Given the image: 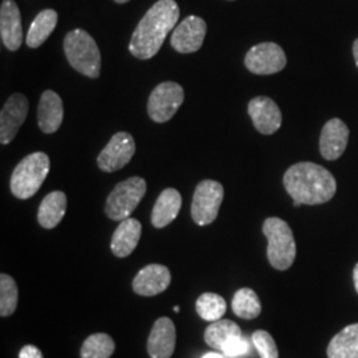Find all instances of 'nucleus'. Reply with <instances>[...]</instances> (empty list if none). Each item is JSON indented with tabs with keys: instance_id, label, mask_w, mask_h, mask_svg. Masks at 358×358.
Segmentation results:
<instances>
[{
	"instance_id": "obj_20",
	"label": "nucleus",
	"mask_w": 358,
	"mask_h": 358,
	"mask_svg": "<svg viewBox=\"0 0 358 358\" xmlns=\"http://www.w3.org/2000/svg\"><path fill=\"white\" fill-rule=\"evenodd\" d=\"M182 207V196L176 189H165L159 194L152 213V224L155 229H164L178 217Z\"/></svg>"
},
{
	"instance_id": "obj_2",
	"label": "nucleus",
	"mask_w": 358,
	"mask_h": 358,
	"mask_svg": "<svg viewBox=\"0 0 358 358\" xmlns=\"http://www.w3.org/2000/svg\"><path fill=\"white\" fill-rule=\"evenodd\" d=\"M284 187L292 196L294 207L322 205L332 199L337 190L329 170L312 162H299L284 174Z\"/></svg>"
},
{
	"instance_id": "obj_7",
	"label": "nucleus",
	"mask_w": 358,
	"mask_h": 358,
	"mask_svg": "<svg viewBox=\"0 0 358 358\" xmlns=\"http://www.w3.org/2000/svg\"><path fill=\"white\" fill-rule=\"evenodd\" d=\"M223 196L224 189L219 182L211 179L202 180L196 186L192 196V220L199 226L211 224L219 214Z\"/></svg>"
},
{
	"instance_id": "obj_25",
	"label": "nucleus",
	"mask_w": 358,
	"mask_h": 358,
	"mask_svg": "<svg viewBox=\"0 0 358 358\" xmlns=\"http://www.w3.org/2000/svg\"><path fill=\"white\" fill-rule=\"evenodd\" d=\"M231 307L234 313L244 320H252L262 313L260 299L251 288H242L234 294Z\"/></svg>"
},
{
	"instance_id": "obj_8",
	"label": "nucleus",
	"mask_w": 358,
	"mask_h": 358,
	"mask_svg": "<svg viewBox=\"0 0 358 358\" xmlns=\"http://www.w3.org/2000/svg\"><path fill=\"white\" fill-rule=\"evenodd\" d=\"M185 100L183 88L174 81L161 83L154 88L149 101L148 113L154 122L164 124L171 120L178 112Z\"/></svg>"
},
{
	"instance_id": "obj_33",
	"label": "nucleus",
	"mask_w": 358,
	"mask_h": 358,
	"mask_svg": "<svg viewBox=\"0 0 358 358\" xmlns=\"http://www.w3.org/2000/svg\"><path fill=\"white\" fill-rule=\"evenodd\" d=\"M353 280H355V287H356V291L358 294V263L355 267V271H353Z\"/></svg>"
},
{
	"instance_id": "obj_5",
	"label": "nucleus",
	"mask_w": 358,
	"mask_h": 358,
	"mask_svg": "<svg viewBox=\"0 0 358 358\" xmlns=\"http://www.w3.org/2000/svg\"><path fill=\"white\" fill-rule=\"evenodd\" d=\"M263 234L268 241L269 264L279 271L289 268L296 259V243L289 224L280 217H268L263 224Z\"/></svg>"
},
{
	"instance_id": "obj_30",
	"label": "nucleus",
	"mask_w": 358,
	"mask_h": 358,
	"mask_svg": "<svg viewBox=\"0 0 358 358\" xmlns=\"http://www.w3.org/2000/svg\"><path fill=\"white\" fill-rule=\"evenodd\" d=\"M248 349H250L248 341L243 337H236L223 346L222 352L226 357L235 358L245 355L248 352Z\"/></svg>"
},
{
	"instance_id": "obj_6",
	"label": "nucleus",
	"mask_w": 358,
	"mask_h": 358,
	"mask_svg": "<svg viewBox=\"0 0 358 358\" xmlns=\"http://www.w3.org/2000/svg\"><path fill=\"white\" fill-rule=\"evenodd\" d=\"M145 192L146 180L141 177H131L120 182L106 199V217L118 222L128 219L137 208V206L140 205Z\"/></svg>"
},
{
	"instance_id": "obj_34",
	"label": "nucleus",
	"mask_w": 358,
	"mask_h": 358,
	"mask_svg": "<svg viewBox=\"0 0 358 358\" xmlns=\"http://www.w3.org/2000/svg\"><path fill=\"white\" fill-rule=\"evenodd\" d=\"M202 358H224L222 355H219V353H207Z\"/></svg>"
},
{
	"instance_id": "obj_1",
	"label": "nucleus",
	"mask_w": 358,
	"mask_h": 358,
	"mask_svg": "<svg viewBox=\"0 0 358 358\" xmlns=\"http://www.w3.org/2000/svg\"><path fill=\"white\" fill-rule=\"evenodd\" d=\"M179 19L176 0H158L143 15L130 38L129 51L141 60H149L162 48L167 34L174 29Z\"/></svg>"
},
{
	"instance_id": "obj_27",
	"label": "nucleus",
	"mask_w": 358,
	"mask_h": 358,
	"mask_svg": "<svg viewBox=\"0 0 358 358\" xmlns=\"http://www.w3.org/2000/svg\"><path fill=\"white\" fill-rule=\"evenodd\" d=\"M195 308L198 315L206 321L220 320L222 316L226 313L227 304L226 300L220 294H201L195 303Z\"/></svg>"
},
{
	"instance_id": "obj_15",
	"label": "nucleus",
	"mask_w": 358,
	"mask_h": 358,
	"mask_svg": "<svg viewBox=\"0 0 358 358\" xmlns=\"http://www.w3.org/2000/svg\"><path fill=\"white\" fill-rule=\"evenodd\" d=\"M177 343L176 325L171 319L161 317L154 322L148 338V353L152 358H171Z\"/></svg>"
},
{
	"instance_id": "obj_19",
	"label": "nucleus",
	"mask_w": 358,
	"mask_h": 358,
	"mask_svg": "<svg viewBox=\"0 0 358 358\" xmlns=\"http://www.w3.org/2000/svg\"><path fill=\"white\" fill-rule=\"evenodd\" d=\"M142 226L137 219L128 217L120 223L112 236L110 250L117 257L130 255L141 239Z\"/></svg>"
},
{
	"instance_id": "obj_13",
	"label": "nucleus",
	"mask_w": 358,
	"mask_h": 358,
	"mask_svg": "<svg viewBox=\"0 0 358 358\" xmlns=\"http://www.w3.org/2000/svg\"><path fill=\"white\" fill-rule=\"evenodd\" d=\"M248 115L256 130L262 134H273L282 127V112L278 103L269 97L259 96L252 99L248 103Z\"/></svg>"
},
{
	"instance_id": "obj_31",
	"label": "nucleus",
	"mask_w": 358,
	"mask_h": 358,
	"mask_svg": "<svg viewBox=\"0 0 358 358\" xmlns=\"http://www.w3.org/2000/svg\"><path fill=\"white\" fill-rule=\"evenodd\" d=\"M19 358H44L38 346L26 345L19 352Z\"/></svg>"
},
{
	"instance_id": "obj_11",
	"label": "nucleus",
	"mask_w": 358,
	"mask_h": 358,
	"mask_svg": "<svg viewBox=\"0 0 358 358\" xmlns=\"http://www.w3.org/2000/svg\"><path fill=\"white\" fill-rule=\"evenodd\" d=\"M207 24L199 16H189L176 27L171 35V47L179 53L199 51L205 41Z\"/></svg>"
},
{
	"instance_id": "obj_16",
	"label": "nucleus",
	"mask_w": 358,
	"mask_h": 358,
	"mask_svg": "<svg viewBox=\"0 0 358 358\" xmlns=\"http://www.w3.org/2000/svg\"><path fill=\"white\" fill-rule=\"evenodd\" d=\"M171 282V273L162 264H149L133 280V291L140 296H157L165 292Z\"/></svg>"
},
{
	"instance_id": "obj_32",
	"label": "nucleus",
	"mask_w": 358,
	"mask_h": 358,
	"mask_svg": "<svg viewBox=\"0 0 358 358\" xmlns=\"http://www.w3.org/2000/svg\"><path fill=\"white\" fill-rule=\"evenodd\" d=\"M353 56H355V62L358 66V38L353 43Z\"/></svg>"
},
{
	"instance_id": "obj_17",
	"label": "nucleus",
	"mask_w": 358,
	"mask_h": 358,
	"mask_svg": "<svg viewBox=\"0 0 358 358\" xmlns=\"http://www.w3.org/2000/svg\"><path fill=\"white\" fill-rule=\"evenodd\" d=\"M349 129L340 118L329 120L321 130L320 153L328 161L338 159L348 146Z\"/></svg>"
},
{
	"instance_id": "obj_14",
	"label": "nucleus",
	"mask_w": 358,
	"mask_h": 358,
	"mask_svg": "<svg viewBox=\"0 0 358 358\" xmlns=\"http://www.w3.org/2000/svg\"><path fill=\"white\" fill-rule=\"evenodd\" d=\"M0 35L4 47L17 51L23 43L22 15L15 0H3L0 7Z\"/></svg>"
},
{
	"instance_id": "obj_3",
	"label": "nucleus",
	"mask_w": 358,
	"mask_h": 358,
	"mask_svg": "<svg viewBox=\"0 0 358 358\" xmlns=\"http://www.w3.org/2000/svg\"><path fill=\"white\" fill-rule=\"evenodd\" d=\"M65 56L78 73L99 78L101 72V53L94 38L84 29H73L64 38Z\"/></svg>"
},
{
	"instance_id": "obj_36",
	"label": "nucleus",
	"mask_w": 358,
	"mask_h": 358,
	"mask_svg": "<svg viewBox=\"0 0 358 358\" xmlns=\"http://www.w3.org/2000/svg\"><path fill=\"white\" fill-rule=\"evenodd\" d=\"M174 312H179V307H174Z\"/></svg>"
},
{
	"instance_id": "obj_10",
	"label": "nucleus",
	"mask_w": 358,
	"mask_h": 358,
	"mask_svg": "<svg viewBox=\"0 0 358 358\" xmlns=\"http://www.w3.org/2000/svg\"><path fill=\"white\" fill-rule=\"evenodd\" d=\"M136 153V143L127 131H118L108 142L97 158V165L105 173H115L127 166Z\"/></svg>"
},
{
	"instance_id": "obj_28",
	"label": "nucleus",
	"mask_w": 358,
	"mask_h": 358,
	"mask_svg": "<svg viewBox=\"0 0 358 358\" xmlns=\"http://www.w3.org/2000/svg\"><path fill=\"white\" fill-rule=\"evenodd\" d=\"M19 291L16 282L10 275H0V316L8 317L13 315L17 307Z\"/></svg>"
},
{
	"instance_id": "obj_24",
	"label": "nucleus",
	"mask_w": 358,
	"mask_h": 358,
	"mask_svg": "<svg viewBox=\"0 0 358 358\" xmlns=\"http://www.w3.org/2000/svg\"><path fill=\"white\" fill-rule=\"evenodd\" d=\"M242 337V331L236 322L231 320L214 321L205 331V341L213 349L222 350L232 338Z\"/></svg>"
},
{
	"instance_id": "obj_23",
	"label": "nucleus",
	"mask_w": 358,
	"mask_h": 358,
	"mask_svg": "<svg viewBox=\"0 0 358 358\" xmlns=\"http://www.w3.org/2000/svg\"><path fill=\"white\" fill-rule=\"evenodd\" d=\"M57 20L59 15L55 10H43L38 13L27 34V45L29 48H38L43 43H45L57 26Z\"/></svg>"
},
{
	"instance_id": "obj_18",
	"label": "nucleus",
	"mask_w": 358,
	"mask_h": 358,
	"mask_svg": "<svg viewBox=\"0 0 358 358\" xmlns=\"http://www.w3.org/2000/svg\"><path fill=\"white\" fill-rule=\"evenodd\" d=\"M64 118V108L60 96L53 90H45L41 97L38 108V128L43 133H56L62 127Z\"/></svg>"
},
{
	"instance_id": "obj_26",
	"label": "nucleus",
	"mask_w": 358,
	"mask_h": 358,
	"mask_svg": "<svg viewBox=\"0 0 358 358\" xmlns=\"http://www.w3.org/2000/svg\"><path fill=\"white\" fill-rule=\"evenodd\" d=\"M115 341L106 333L90 336L81 346V358H110L115 353Z\"/></svg>"
},
{
	"instance_id": "obj_12",
	"label": "nucleus",
	"mask_w": 358,
	"mask_h": 358,
	"mask_svg": "<svg viewBox=\"0 0 358 358\" xmlns=\"http://www.w3.org/2000/svg\"><path fill=\"white\" fill-rule=\"evenodd\" d=\"M28 115V100L22 93L13 94L0 113V142L8 145L16 137Z\"/></svg>"
},
{
	"instance_id": "obj_9",
	"label": "nucleus",
	"mask_w": 358,
	"mask_h": 358,
	"mask_svg": "<svg viewBox=\"0 0 358 358\" xmlns=\"http://www.w3.org/2000/svg\"><path fill=\"white\" fill-rule=\"evenodd\" d=\"M244 64L255 75H273L284 69L287 57L280 45L275 43H260L247 52Z\"/></svg>"
},
{
	"instance_id": "obj_29",
	"label": "nucleus",
	"mask_w": 358,
	"mask_h": 358,
	"mask_svg": "<svg viewBox=\"0 0 358 358\" xmlns=\"http://www.w3.org/2000/svg\"><path fill=\"white\" fill-rule=\"evenodd\" d=\"M252 343L260 358H279V350L273 337L266 331H256L252 334Z\"/></svg>"
},
{
	"instance_id": "obj_4",
	"label": "nucleus",
	"mask_w": 358,
	"mask_h": 358,
	"mask_svg": "<svg viewBox=\"0 0 358 358\" xmlns=\"http://www.w3.org/2000/svg\"><path fill=\"white\" fill-rule=\"evenodd\" d=\"M51 169L50 157L36 152L23 158L11 176V192L17 199H29L40 190Z\"/></svg>"
},
{
	"instance_id": "obj_22",
	"label": "nucleus",
	"mask_w": 358,
	"mask_h": 358,
	"mask_svg": "<svg viewBox=\"0 0 358 358\" xmlns=\"http://www.w3.org/2000/svg\"><path fill=\"white\" fill-rule=\"evenodd\" d=\"M328 358H358V324L337 333L327 349Z\"/></svg>"
},
{
	"instance_id": "obj_21",
	"label": "nucleus",
	"mask_w": 358,
	"mask_h": 358,
	"mask_svg": "<svg viewBox=\"0 0 358 358\" xmlns=\"http://www.w3.org/2000/svg\"><path fill=\"white\" fill-rule=\"evenodd\" d=\"M66 211V195L63 192L48 194L40 203L38 213V224L43 229H55L65 215Z\"/></svg>"
},
{
	"instance_id": "obj_35",
	"label": "nucleus",
	"mask_w": 358,
	"mask_h": 358,
	"mask_svg": "<svg viewBox=\"0 0 358 358\" xmlns=\"http://www.w3.org/2000/svg\"><path fill=\"white\" fill-rule=\"evenodd\" d=\"M115 1L118 4H124V3H128L129 0H115Z\"/></svg>"
}]
</instances>
